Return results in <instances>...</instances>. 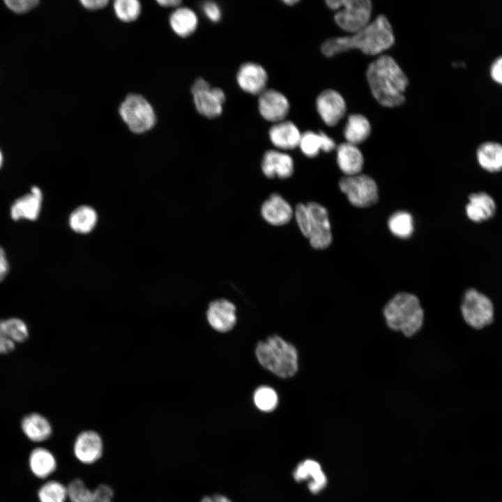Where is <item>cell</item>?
<instances>
[{"label":"cell","mask_w":502,"mask_h":502,"mask_svg":"<svg viewBox=\"0 0 502 502\" xmlns=\"http://www.w3.org/2000/svg\"><path fill=\"white\" fill-rule=\"evenodd\" d=\"M394 42V33L389 20L385 15H380L351 36L325 40L321 51L327 57L352 49H358L365 54L376 55L392 47Z\"/></svg>","instance_id":"1"},{"label":"cell","mask_w":502,"mask_h":502,"mask_svg":"<svg viewBox=\"0 0 502 502\" xmlns=\"http://www.w3.org/2000/svg\"><path fill=\"white\" fill-rule=\"evenodd\" d=\"M366 76L373 96L381 105L395 107L405 102L408 78L392 56H379L369 65Z\"/></svg>","instance_id":"2"},{"label":"cell","mask_w":502,"mask_h":502,"mask_svg":"<svg viewBox=\"0 0 502 502\" xmlns=\"http://www.w3.org/2000/svg\"><path fill=\"white\" fill-rule=\"evenodd\" d=\"M382 314L388 328L406 337L418 333L425 321V312L419 298L413 294L401 291L384 305Z\"/></svg>","instance_id":"3"},{"label":"cell","mask_w":502,"mask_h":502,"mask_svg":"<svg viewBox=\"0 0 502 502\" xmlns=\"http://www.w3.org/2000/svg\"><path fill=\"white\" fill-rule=\"evenodd\" d=\"M255 353L262 367L281 378L291 377L297 372L296 349L276 335L259 342Z\"/></svg>","instance_id":"4"},{"label":"cell","mask_w":502,"mask_h":502,"mask_svg":"<svg viewBox=\"0 0 502 502\" xmlns=\"http://www.w3.org/2000/svg\"><path fill=\"white\" fill-rule=\"evenodd\" d=\"M327 6L335 10V23L342 30L355 33L370 22L372 3L370 0H327Z\"/></svg>","instance_id":"5"},{"label":"cell","mask_w":502,"mask_h":502,"mask_svg":"<svg viewBox=\"0 0 502 502\" xmlns=\"http://www.w3.org/2000/svg\"><path fill=\"white\" fill-rule=\"evenodd\" d=\"M119 112L128 128L136 134L150 130L156 123L153 107L139 94L128 95L120 105Z\"/></svg>","instance_id":"6"},{"label":"cell","mask_w":502,"mask_h":502,"mask_svg":"<svg viewBox=\"0 0 502 502\" xmlns=\"http://www.w3.org/2000/svg\"><path fill=\"white\" fill-rule=\"evenodd\" d=\"M340 190L353 206L365 208L374 205L379 199L378 186L374 178L358 174L345 176L339 181Z\"/></svg>","instance_id":"7"},{"label":"cell","mask_w":502,"mask_h":502,"mask_svg":"<svg viewBox=\"0 0 502 502\" xmlns=\"http://www.w3.org/2000/svg\"><path fill=\"white\" fill-rule=\"evenodd\" d=\"M461 312L465 322L474 328H482L490 324L494 319V306L491 300L475 289L464 293Z\"/></svg>","instance_id":"8"},{"label":"cell","mask_w":502,"mask_h":502,"mask_svg":"<svg viewBox=\"0 0 502 502\" xmlns=\"http://www.w3.org/2000/svg\"><path fill=\"white\" fill-rule=\"evenodd\" d=\"M290 108L288 98L277 89L267 88L257 96L259 114L272 124L286 120Z\"/></svg>","instance_id":"9"},{"label":"cell","mask_w":502,"mask_h":502,"mask_svg":"<svg viewBox=\"0 0 502 502\" xmlns=\"http://www.w3.org/2000/svg\"><path fill=\"white\" fill-rule=\"evenodd\" d=\"M311 218V232L308 238L311 247L323 250L330 246L333 241L330 222L327 209L319 203L306 204Z\"/></svg>","instance_id":"10"},{"label":"cell","mask_w":502,"mask_h":502,"mask_svg":"<svg viewBox=\"0 0 502 502\" xmlns=\"http://www.w3.org/2000/svg\"><path fill=\"white\" fill-rule=\"evenodd\" d=\"M268 74L266 68L254 61H246L241 64L236 73V82L243 92L258 96L266 89Z\"/></svg>","instance_id":"11"},{"label":"cell","mask_w":502,"mask_h":502,"mask_svg":"<svg viewBox=\"0 0 502 502\" xmlns=\"http://www.w3.org/2000/svg\"><path fill=\"white\" fill-rule=\"evenodd\" d=\"M315 106L318 114L328 126H335L343 118L347 111L346 102L337 91L328 89L317 97Z\"/></svg>","instance_id":"12"},{"label":"cell","mask_w":502,"mask_h":502,"mask_svg":"<svg viewBox=\"0 0 502 502\" xmlns=\"http://www.w3.org/2000/svg\"><path fill=\"white\" fill-rule=\"evenodd\" d=\"M294 160L286 151L267 150L261 161V169L268 178H289L294 172Z\"/></svg>","instance_id":"13"},{"label":"cell","mask_w":502,"mask_h":502,"mask_svg":"<svg viewBox=\"0 0 502 502\" xmlns=\"http://www.w3.org/2000/svg\"><path fill=\"white\" fill-rule=\"evenodd\" d=\"M294 208L279 193L273 192L266 199L260 207L263 220L270 225L284 226L294 218Z\"/></svg>","instance_id":"14"},{"label":"cell","mask_w":502,"mask_h":502,"mask_svg":"<svg viewBox=\"0 0 502 502\" xmlns=\"http://www.w3.org/2000/svg\"><path fill=\"white\" fill-rule=\"evenodd\" d=\"M73 452L75 457L82 463L90 464L98 461L103 452V442L98 433L86 430L76 437Z\"/></svg>","instance_id":"15"},{"label":"cell","mask_w":502,"mask_h":502,"mask_svg":"<svg viewBox=\"0 0 502 502\" xmlns=\"http://www.w3.org/2000/svg\"><path fill=\"white\" fill-rule=\"evenodd\" d=\"M301 135L297 125L287 119L272 124L268 131L271 143L282 151L298 148Z\"/></svg>","instance_id":"16"},{"label":"cell","mask_w":502,"mask_h":502,"mask_svg":"<svg viewBox=\"0 0 502 502\" xmlns=\"http://www.w3.org/2000/svg\"><path fill=\"white\" fill-rule=\"evenodd\" d=\"M194 106L197 112L208 119H215L223 112L226 94L220 87L211 89L192 95Z\"/></svg>","instance_id":"17"},{"label":"cell","mask_w":502,"mask_h":502,"mask_svg":"<svg viewBox=\"0 0 502 502\" xmlns=\"http://www.w3.org/2000/svg\"><path fill=\"white\" fill-rule=\"evenodd\" d=\"M67 487L70 502H112L114 496L110 486L102 484L91 490L79 478L73 480Z\"/></svg>","instance_id":"18"},{"label":"cell","mask_w":502,"mask_h":502,"mask_svg":"<svg viewBox=\"0 0 502 502\" xmlns=\"http://www.w3.org/2000/svg\"><path fill=\"white\" fill-rule=\"evenodd\" d=\"M496 212L494 199L484 191L469 195L465 206V213L471 222L482 223L493 218Z\"/></svg>","instance_id":"19"},{"label":"cell","mask_w":502,"mask_h":502,"mask_svg":"<svg viewBox=\"0 0 502 502\" xmlns=\"http://www.w3.org/2000/svg\"><path fill=\"white\" fill-rule=\"evenodd\" d=\"M235 305L225 299H218L211 302L206 312L210 325L222 333L231 330L236 324Z\"/></svg>","instance_id":"20"},{"label":"cell","mask_w":502,"mask_h":502,"mask_svg":"<svg viewBox=\"0 0 502 502\" xmlns=\"http://www.w3.org/2000/svg\"><path fill=\"white\" fill-rule=\"evenodd\" d=\"M298 148L305 156L314 158L320 151H332L336 148V144L333 139L324 131L307 130L302 132Z\"/></svg>","instance_id":"21"},{"label":"cell","mask_w":502,"mask_h":502,"mask_svg":"<svg viewBox=\"0 0 502 502\" xmlns=\"http://www.w3.org/2000/svg\"><path fill=\"white\" fill-rule=\"evenodd\" d=\"M478 165L489 173L502 171V144L492 140L480 143L476 150Z\"/></svg>","instance_id":"22"},{"label":"cell","mask_w":502,"mask_h":502,"mask_svg":"<svg viewBox=\"0 0 502 502\" xmlns=\"http://www.w3.org/2000/svg\"><path fill=\"white\" fill-rule=\"evenodd\" d=\"M337 164L345 176L360 174L364 164L363 153L356 145L344 142L337 147Z\"/></svg>","instance_id":"23"},{"label":"cell","mask_w":502,"mask_h":502,"mask_svg":"<svg viewBox=\"0 0 502 502\" xmlns=\"http://www.w3.org/2000/svg\"><path fill=\"white\" fill-rule=\"evenodd\" d=\"M169 22L172 31L177 36L187 38L196 31L199 19L197 13L192 9L179 6L170 15Z\"/></svg>","instance_id":"24"},{"label":"cell","mask_w":502,"mask_h":502,"mask_svg":"<svg viewBox=\"0 0 502 502\" xmlns=\"http://www.w3.org/2000/svg\"><path fill=\"white\" fill-rule=\"evenodd\" d=\"M42 202V192L33 187L31 193L17 199L12 206L11 216L14 220L26 218L33 220L39 215Z\"/></svg>","instance_id":"25"},{"label":"cell","mask_w":502,"mask_h":502,"mask_svg":"<svg viewBox=\"0 0 502 502\" xmlns=\"http://www.w3.org/2000/svg\"><path fill=\"white\" fill-rule=\"evenodd\" d=\"M21 427L27 438L35 442L48 439L52 432L49 420L38 413L26 415L22 420Z\"/></svg>","instance_id":"26"},{"label":"cell","mask_w":502,"mask_h":502,"mask_svg":"<svg viewBox=\"0 0 502 502\" xmlns=\"http://www.w3.org/2000/svg\"><path fill=\"white\" fill-rule=\"evenodd\" d=\"M294 476L297 481L312 478L308 487L312 493L319 492L326 482V476L322 472L320 465L312 459H307L299 464L294 473Z\"/></svg>","instance_id":"27"},{"label":"cell","mask_w":502,"mask_h":502,"mask_svg":"<svg viewBox=\"0 0 502 502\" xmlns=\"http://www.w3.org/2000/svg\"><path fill=\"white\" fill-rule=\"evenodd\" d=\"M371 132L369 120L363 115L353 114L348 117L344 130V136L347 142L358 145L365 141Z\"/></svg>","instance_id":"28"},{"label":"cell","mask_w":502,"mask_h":502,"mask_svg":"<svg viewBox=\"0 0 502 502\" xmlns=\"http://www.w3.org/2000/svg\"><path fill=\"white\" fill-rule=\"evenodd\" d=\"M29 466L36 476L45 478L56 470V461L50 450L37 448L32 450L29 456Z\"/></svg>","instance_id":"29"},{"label":"cell","mask_w":502,"mask_h":502,"mask_svg":"<svg viewBox=\"0 0 502 502\" xmlns=\"http://www.w3.org/2000/svg\"><path fill=\"white\" fill-rule=\"evenodd\" d=\"M96 211L89 206H81L75 209L69 217L70 228L79 234H87L93 230L97 222Z\"/></svg>","instance_id":"30"},{"label":"cell","mask_w":502,"mask_h":502,"mask_svg":"<svg viewBox=\"0 0 502 502\" xmlns=\"http://www.w3.org/2000/svg\"><path fill=\"white\" fill-rule=\"evenodd\" d=\"M388 227L395 236L402 239L408 238L413 233V218L409 212L397 211L390 216Z\"/></svg>","instance_id":"31"},{"label":"cell","mask_w":502,"mask_h":502,"mask_svg":"<svg viewBox=\"0 0 502 502\" xmlns=\"http://www.w3.org/2000/svg\"><path fill=\"white\" fill-rule=\"evenodd\" d=\"M0 333L15 343L25 342L29 335L26 324L16 317L1 319Z\"/></svg>","instance_id":"32"},{"label":"cell","mask_w":502,"mask_h":502,"mask_svg":"<svg viewBox=\"0 0 502 502\" xmlns=\"http://www.w3.org/2000/svg\"><path fill=\"white\" fill-rule=\"evenodd\" d=\"M38 499L40 502H66L68 487L58 481H48L40 488Z\"/></svg>","instance_id":"33"},{"label":"cell","mask_w":502,"mask_h":502,"mask_svg":"<svg viewBox=\"0 0 502 502\" xmlns=\"http://www.w3.org/2000/svg\"><path fill=\"white\" fill-rule=\"evenodd\" d=\"M113 8L116 16L124 22L135 21L141 13V4L137 0H116Z\"/></svg>","instance_id":"34"},{"label":"cell","mask_w":502,"mask_h":502,"mask_svg":"<svg viewBox=\"0 0 502 502\" xmlns=\"http://www.w3.org/2000/svg\"><path fill=\"white\" fill-rule=\"evenodd\" d=\"M254 401L258 409L268 412L276 407L278 398L273 389L268 386H261L254 393Z\"/></svg>","instance_id":"35"},{"label":"cell","mask_w":502,"mask_h":502,"mask_svg":"<svg viewBox=\"0 0 502 502\" xmlns=\"http://www.w3.org/2000/svg\"><path fill=\"white\" fill-rule=\"evenodd\" d=\"M294 218L301 233L308 238L311 232V218L306 204L298 203L295 206Z\"/></svg>","instance_id":"36"},{"label":"cell","mask_w":502,"mask_h":502,"mask_svg":"<svg viewBox=\"0 0 502 502\" xmlns=\"http://www.w3.org/2000/svg\"><path fill=\"white\" fill-rule=\"evenodd\" d=\"M204 15L213 23L219 22L222 17V10L220 5L213 1H206L201 4Z\"/></svg>","instance_id":"37"},{"label":"cell","mask_w":502,"mask_h":502,"mask_svg":"<svg viewBox=\"0 0 502 502\" xmlns=\"http://www.w3.org/2000/svg\"><path fill=\"white\" fill-rule=\"evenodd\" d=\"M4 2L10 10L19 14L29 12L39 3L37 0H7Z\"/></svg>","instance_id":"38"},{"label":"cell","mask_w":502,"mask_h":502,"mask_svg":"<svg viewBox=\"0 0 502 502\" xmlns=\"http://www.w3.org/2000/svg\"><path fill=\"white\" fill-rule=\"evenodd\" d=\"M489 75L495 84L502 86V54L492 61L489 66Z\"/></svg>","instance_id":"39"},{"label":"cell","mask_w":502,"mask_h":502,"mask_svg":"<svg viewBox=\"0 0 502 502\" xmlns=\"http://www.w3.org/2000/svg\"><path fill=\"white\" fill-rule=\"evenodd\" d=\"M211 88L210 83L203 77L197 78L190 87L192 95Z\"/></svg>","instance_id":"40"},{"label":"cell","mask_w":502,"mask_h":502,"mask_svg":"<svg viewBox=\"0 0 502 502\" xmlns=\"http://www.w3.org/2000/svg\"><path fill=\"white\" fill-rule=\"evenodd\" d=\"M81 4L84 8L90 10H96L107 6L109 3L107 0H82Z\"/></svg>","instance_id":"41"},{"label":"cell","mask_w":502,"mask_h":502,"mask_svg":"<svg viewBox=\"0 0 502 502\" xmlns=\"http://www.w3.org/2000/svg\"><path fill=\"white\" fill-rule=\"evenodd\" d=\"M15 349V343L0 333V354H7Z\"/></svg>","instance_id":"42"},{"label":"cell","mask_w":502,"mask_h":502,"mask_svg":"<svg viewBox=\"0 0 502 502\" xmlns=\"http://www.w3.org/2000/svg\"><path fill=\"white\" fill-rule=\"evenodd\" d=\"M8 271V264L3 250L0 247V282L6 277Z\"/></svg>","instance_id":"43"},{"label":"cell","mask_w":502,"mask_h":502,"mask_svg":"<svg viewBox=\"0 0 502 502\" xmlns=\"http://www.w3.org/2000/svg\"><path fill=\"white\" fill-rule=\"evenodd\" d=\"M157 3L162 7L165 8H178L181 6L182 1L179 0H160Z\"/></svg>","instance_id":"44"},{"label":"cell","mask_w":502,"mask_h":502,"mask_svg":"<svg viewBox=\"0 0 502 502\" xmlns=\"http://www.w3.org/2000/svg\"><path fill=\"white\" fill-rule=\"evenodd\" d=\"M203 502H231L227 497L222 495H215L212 497L206 498Z\"/></svg>","instance_id":"45"},{"label":"cell","mask_w":502,"mask_h":502,"mask_svg":"<svg viewBox=\"0 0 502 502\" xmlns=\"http://www.w3.org/2000/svg\"><path fill=\"white\" fill-rule=\"evenodd\" d=\"M282 2L288 6H293L299 2L298 0H284Z\"/></svg>","instance_id":"46"},{"label":"cell","mask_w":502,"mask_h":502,"mask_svg":"<svg viewBox=\"0 0 502 502\" xmlns=\"http://www.w3.org/2000/svg\"><path fill=\"white\" fill-rule=\"evenodd\" d=\"M1 163H2V155H1V151H0V167H1Z\"/></svg>","instance_id":"47"}]
</instances>
